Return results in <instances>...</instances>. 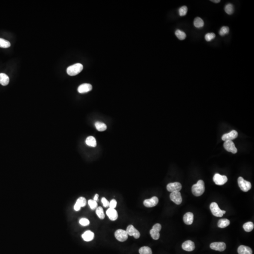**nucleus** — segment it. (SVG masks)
<instances>
[{"mask_svg": "<svg viewBox=\"0 0 254 254\" xmlns=\"http://www.w3.org/2000/svg\"><path fill=\"white\" fill-rule=\"evenodd\" d=\"M205 184L204 182L202 180H200L196 184L193 185L191 187V191L194 195L195 196H200L204 193Z\"/></svg>", "mask_w": 254, "mask_h": 254, "instance_id": "f257e3e1", "label": "nucleus"}, {"mask_svg": "<svg viewBox=\"0 0 254 254\" xmlns=\"http://www.w3.org/2000/svg\"><path fill=\"white\" fill-rule=\"evenodd\" d=\"M83 66L82 64L77 63L69 66L67 68V73L70 76H75L78 75L83 70Z\"/></svg>", "mask_w": 254, "mask_h": 254, "instance_id": "f03ea898", "label": "nucleus"}, {"mask_svg": "<svg viewBox=\"0 0 254 254\" xmlns=\"http://www.w3.org/2000/svg\"><path fill=\"white\" fill-rule=\"evenodd\" d=\"M238 185L241 190L244 192H247L251 188L250 182L245 180L242 177H239L238 179Z\"/></svg>", "mask_w": 254, "mask_h": 254, "instance_id": "7ed1b4c3", "label": "nucleus"}, {"mask_svg": "<svg viewBox=\"0 0 254 254\" xmlns=\"http://www.w3.org/2000/svg\"><path fill=\"white\" fill-rule=\"evenodd\" d=\"M161 229V225L160 224H156L152 226V229L150 231V234L151 236V238L155 240H157L160 238V231Z\"/></svg>", "mask_w": 254, "mask_h": 254, "instance_id": "20e7f679", "label": "nucleus"}, {"mask_svg": "<svg viewBox=\"0 0 254 254\" xmlns=\"http://www.w3.org/2000/svg\"><path fill=\"white\" fill-rule=\"evenodd\" d=\"M210 209L214 216L222 217L224 215L223 210H221L216 202H212L210 205Z\"/></svg>", "mask_w": 254, "mask_h": 254, "instance_id": "39448f33", "label": "nucleus"}, {"mask_svg": "<svg viewBox=\"0 0 254 254\" xmlns=\"http://www.w3.org/2000/svg\"><path fill=\"white\" fill-rule=\"evenodd\" d=\"M115 237L118 241L124 242L128 239V234L126 231L118 229L115 232Z\"/></svg>", "mask_w": 254, "mask_h": 254, "instance_id": "423d86ee", "label": "nucleus"}, {"mask_svg": "<svg viewBox=\"0 0 254 254\" xmlns=\"http://www.w3.org/2000/svg\"><path fill=\"white\" fill-rule=\"evenodd\" d=\"M213 181L216 185H222L227 182L228 179L226 176L221 175L219 173H216L214 176Z\"/></svg>", "mask_w": 254, "mask_h": 254, "instance_id": "0eeeda50", "label": "nucleus"}, {"mask_svg": "<svg viewBox=\"0 0 254 254\" xmlns=\"http://www.w3.org/2000/svg\"><path fill=\"white\" fill-rule=\"evenodd\" d=\"M224 147L227 151L231 152L233 154H236L238 151V150L235 146L234 143L233 141H225L224 144Z\"/></svg>", "mask_w": 254, "mask_h": 254, "instance_id": "6e6552de", "label": "nucleus"}, {"mask_svg": "<svg viewBox=\"0 0 254 254\" xmlns=\"http://www.w3.org/2000/svg\"><path fill=\"white\" fill-rule=\"evenodd\" d=\"M170 199L176 204L179 205L182 202V198L180 191H173L170 194Z\"/></svg>", "mask_w": 254, "mask_h": 254, "instance_id": "1a4fd4ad", "label": "nucleus"}, {"mask_svg": "<svg viewBox=\"0 0 254 254\" xmlns=\"http://www.w3.org/2000/svg\"><path fill=\"white\" fill-rule=\"evenodd\" d=\"M210 248L216 251L222 252L226 249V246L225 243L223 242H213L210 245Z\"/></svg>", "mask_w": 254, "mask_h": 254, "instance_id": "9d476101", "label": "nucleus"}, {"mask_svg": "<svg viewBox=\"0 0 254 254\" xmlns=\"http://www.w3.org/2000/svg\"><path fill=\"white\" fill-rule=\"evenodd\" d=\"M167 189L171 193L173 191H179L182 189V185L179 182L169 183L167 185Z\"/></svg>", "mask_w": 254, "mask_h": 254, "instance_id": "9b49d317", "label": "nucleus"}, {"mask_svg": "<svg viewBox=\"0 0 254 254\" xmlns=\"http://www.w3.org/2000/svg\"><path fill=\"white\" fill-rule=\"evenodd\" d=\"M126 231L129 235L133 236L135 239H139L140 236L139 231L136 229L132 225H129Z\"/></svg>", "mask_w": 254, "mask_h": 254, "instance_id": "f8f14e48", "label": "nucleus"}, {"mask_svg": "<svg viewBox=\"0 0 254 254\" xmlns=\"http://www.w3.org/2000/svg\"><path fill=\"white\" fill-rule=\"evenodd\" d=\"M159 199L156 196H154L149 199H146L144 201V206L147 208H152L158 204Z\"/></svg>", "mask_w": 254, "mask_h": 254, "instance_id": "ddd939ff", "label": "nucleus"}, {"mask_svg": "<svg viewBox=\"0 0 254 254\" xmlns=\"http://www.w3.org/2000/svg\"><path fill=\"white\" fill-rule=\"evenodd\" d=\"M238 136V132L235 130H233L229 133H226L223 135V136H222V139L224 141L228 140L232 141L236 139Z\"/></svg>", "mask_w": 254, "mask_h": 254, "instance_id": "4468645a", "label": "nucleus"}, {"mask_svg": "<svg viewBox=\"0 0 254 254\" xmlns=\"http://www.w3.org/2000/svg\"><path fill=\"white\" fill-rule=\"evenodd\" d=\"M86 203L85 198L83 197H80L77 199V201L74 206V210L76 211H79L81 207L85 206Z\"/></svg>", "mask_w": 254, "mask_h": 254, "instance_id": "2eb2a0df", "label": "nucleus"}, {"mask_svg": "<svg viewBox=\"0 0 254 254\" xmlns=\"http://www.w3.org/2000/svg\"><path fill=\"white\" fill-rule=\"evenodd\" d=\"M182 249L185 251L190 252L195 249V244L193 241L191 240H186L183 243L182 245Z\"/></svg>", "mask_w": 254, "mask_h": 254, "instance_id": "dca6fc26", "label": "nucleus"}, {"mask_svg": "<svg viewBox=\"0 0 254 254\" xmlns=\"http://www.w3.org/2000/svg\"><path fill=\"white\" fill-rule=\"evenodd\" d=\"M106 215L109 219L112 221H115L118 217V213L115 209L109 208L106 212Z\"/></svg>", "mask_w": 254, "mask_h": 254, "instance_id": "f3484780", "label": "nucleus"}, {"mask_svg": "<svg viewBox=\"0 0 254 254\" xmlns=\"http://www.w3.org/2000/svg\"><path fill=\"white\" fill-rule=\"evenodd\" d=\"M92 86L89 83H84L78 87V91L80 93H85L91 90Z\"/></svg>", "mask_w": 254, "mask_h": 254, "instance_id": "a211bd4d", "label": "nucleus"}, {"mask_svg": "<svg viewBox=\"0 0 254 254\" xmlns=\"http://www.w3.org/2000/svg\"><path fill=\"white\" fill-rule=\"evenodd\" d=\"M183 220L184 223L186 225H191L193 224L194 221V214L191 212H187L184 215Z\"/></svg>", "mask_w": 254, "mask_h": 254, "instance_id": "6ab92c4d", "label": "nucleus"}, {"mask_svg": "<svg viewBox=\"0 0 254 254\" xmlns=\"http://www.w3.org/2000/svg\"><path fill=\"white\" fill-rule=\"evenodd\" d=\"M83 240L85 241H90L94 238V234L91 231H87L81 235Z\"/></svg>", "mask_w": 254, "mask_h": 254, "instance_id": "aec40b11", "label": "nucleus"}, {"mask_svg": "<svg viewBox=\"0 0 254 254\" xmlns=\"http://www.w3.org/2000/svg\"><path fill=\"white\" fill-rule=\"evenodd\" d=\"M238 253L239 254H252V249L249 246L241 245L238 249Z\"/></svg>", "mask_w": 254, "mask_h": 254, "instance_id": "412c9836", "label": "nucleus"}, {"mask_svg": "<svg viewBox=\"0 0 254 254\" xmlns=\"http://www.w3.org/2000/svg\"><path fill=\"white\" fill-rule=\"evenodd\" d=\"M10 82V78L7 75L4 73H0V84L6 86Z\"/></svg>", "mask_w": 254, "mask_h": 254, "instance_id": "4be33fe9", "label": "nucleus"}, {"mask_svg": "<svg viewBox=\"0 0 254 254\" xmlns=\"http://www.w3.org/2000/svg\"><path fill=\"white\" fill-rule=\"evenodd\" d=\"M230 222L227 219H220L217 223L218 227L221 228H225L229 225Z\"/></svg>", "mask_w": 254, "mask_h": 254, "instance_id": "5701e85b", "label": "nucleus"}, {"mask_svg": "<svg viewBox=\"0 0 254 254\" xmlns=\"http://www.w3.org/2000/svg\"><path fill=\"white\" fill-rule=\"evenodd\" d=\"M86 144L88 145V146L96 147V140L93 136H89L86 140Z\"/></svg>", "mask_w": 254, "mask_h": 254, "instance_id": "b1692460", "label": "nucleus"}, {"mask_svg": "<svg viewBox=\"0 0 254 254\" xmlns=\"http://www.w3.org/2000/svg\"><path fill=\"white\" fill-rule=\"evenodd\" d=\"M194 24L195 27L197 28H200L203 27L204 23L200 17H197L194 20Z\"/></svg>", "mask_w": 254, "mask_h": 254, "instance_id": "393cba45", "label": "nucleus"}, {"mask_svg": "<svg viewBox=\"0 0 254 254\" xmlns=\"http://www.w3.org/2000/svg\"><path fill=\"white\" fill-rule=\"evenodd\" d=\"M95 125L96 130L99 131H104L107 129V126H106V125L103 122H96Z\"/></svg>", "mask_w": 254, "mask_h": 254, "instance_id": "a878e982", "label": "nucleus"}, {"mask_svg": "<svg viewBox=\"0 0 254 254\" xmlns=\"http://www.w3.org/2000/svg\"><path fill=\"white\" fill-rule=\"evenodd\" d=\"M244 230L246 232H250L253 230L254 228V225L252 222H248L244 224Z\"/></svg>", "mask_w": 254, "mask_h": 254, "instance_id": "bb28decb", "label": "nucleus"}, {"mask_svg": "<svg viewBox=\"0 0 254 254\" xmlns=\"http://www.w3.org/2000/svg\"><path fill=\"white\" fill-rule=\"evenodd\" d=\"M175 35L180 40H184L186 37V34L180 30H176L175 32Z\"/></svg>", "mask_w": 254, "mask_h": 254, "instance_id": "cd10ccee", "label": "nucleus"}, {"mask_svg": "<svg viewBox=\"0 0 254 254\" xmlns=\"http://www.w3.org/2000/svg\"><path fill=\"white\" fill-rule=\"evenodd\" d=\"M139 253L140 254H152V251L149 247L144 246L139 249Z\"/></svg>", "mask_w": 254, "mask_h": 254, "instance_id": "c85d7f7f", "label": "nucleus"}, {"mask_svg": "<svg viewBox=\"0 0 254 254\" xmlns=\"http://www.w3.org/2000/svg\"><path fill=\"white\" fill-rule=\"evenodd\" d=\"M96 215L100 219H105V215L104 210L101 207H99L96 208Z\"/></svg>", "mask_w": 254, "mask_h": 254, "instance_id": "c756f323", "label": "nucleus"}, {"mask_svg": "<svg viewBox=\"0 0 254 254\" xmlns=\"http://www.w3.org/2000/svg\"><path fill=\"white\" fill-rule=\"evenodd\" d=\"M225 11L228 15H231L234 12V6L231 3H228L225 6Z\"/></svg>", "mask_w": 254, "mask_h": 254, "instance_id": "7c9ffc66", "label": "nucleus"}, {"mask_svg": "<svg viewBox=\"0 0 254 254\" xmlns=\"http://www.w3.org/2000/svg\"><path fill=\"white\" fill-rule=\"evenodd\" d=\"M11 46V43L5 39L0 38V47L3 48H8Z\"/></svg>", "mask_w": 254, "mask_h": 254, "instance_id": "2f4dec72", "label": "nucleus"}, {"mask_svg": "<svg viewBox=\"0 0 254 254\" xmlns=\"http://www.w3.org/2000/svg\"><path fill=\"white\" fill-rule=\"evenodd\" d=\"M188 8L186 6L181 7L179 10V14L181 17L185 16L187 14Z\"/></svg>", "mask_w": 254, "mask_h": 254, "instance_id": "473e14b6", "label": "nucleus"}, {"mask_svg": "<svg viewBox=\"0 0 254 254\" xmlns=\"http://www.w3.org/2000/svg\"><path fill=\"white\" fill-rule=\"evenodd\" d=\"M229 32V28L227 26H223L219 31V35L222 36L227 35Z\"/></svg>", "mask_w": 254, "mask_h": 254, "instance_id": "72a5a7b5", "label": "nucleus"}, {"mask_svg": "<svg viewBox=\"0 0 254 254\" xmlns=\"http://www.w3.org/2000/svg\"><path fill=\"white\" fill-rule=\"evenodd\" d=\"M216 37L215 34L213 33V32H211V33H208L205 36V39L206 41H212L213 39Z\"/></svg>", "mask_w": 254, "mask_h": 254, "instance_id": "f704fd0d", "label": "nucleus"}, {"mask_svg": "<svg viewBox=\"0 0 254 254\" xmlns=\"http://www.w3.org/2000/svg\"><path fill=\"white\" fill-rule=\"evenodd\" d=\"M88 204L90 206V208L91 210H94L97 208V203L96 201H95L93 200H90L88 201Z\"/></svg>", "mask_w": 254, "mask_h": 254, "instance_id": "c9c22d12", "label": "nucleus"}, {"mask_svg": "<svg viewBox=\"0 0 254 254\" xmlns=\"http://www.w3.org/2000/svg\"><path fill=\"white\" fill-rule=\"evenodd\" d=\"M79 223L82 226H87L88 225H90V222L88 219L82 218L79 221Z\"/></svg>", "mask_w": 254, "mask_h": 254, "instance_id": "e433bc0d", "label": "nucleus"}, {"mask_svg": "<svg viewBox=\"0 0 254 254\" xmlns=\"http://www.w3.org/2000/svg\"><path fill=\"white\" fill-rule=\"evenodd\" d=\"M117 206V201L115 199H112L109 202V208L111 209H115Z\"/></svg>", "mask_w": 254, "mask_h": 254, "instance_id": "4c0bfd02", "label": "nucleus"}, {"mask_svg": "<svg viewBox=\"0 0 254 254\" xmlns=\"http://www.w3.org/2000/svg\"><path fill=\"white\" fill-rule=\"evenodd\" d=\"M101 202L103 204V206L105 208H107L109 206V202L106 200V198L103 197L101 199Z\"/></svg>", "mask_w": 254, "mask_h": 254, "instance_id": "58836bf2", "label": "nucleus"}, {"mask_svg": "<svg viewBox=\"0 0 254 254\" xmlns=\"http://www.w3.org/2000/svg\"><path fill=\"white\" fill-rule=\"evenodd\" d=\"M99 195L98 194H96L94 196V199H93V200H95V201H99Z\"/></svg>", "mask_w": 254, "mask_h": 254, "instance_id": "ea45409f", "label": "nucleus"}, {"mask_svg": "<svg viewBox=\"0 0 254 254\" xmlns=\"http://www.w3.org/2000/svg\"><path fill=\"white\" fill-rule=\"evenodd\" d=\"M210 1L212 2H214V3H219V2H220V0H211Z\"/></svg>", "mask_w": 254, "mask_h": 254, "instance_id": "a19ab883", "label": "nucleus"}, {"mask_svg": "<svg viewBox=\"0 0 254 254\" xmlns=\"http://www.w3.org/2000/svg\"><path fill=\"white\" fill-rule=\"evenodd\" d=\"M225 213H226V211L223 210V214H225Z\"/></svg>", "mask_w": 254, "mask_h": 254, "instance_id": "79ce46f5", "label": "nucleus"}]
</instances>
